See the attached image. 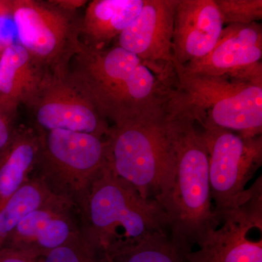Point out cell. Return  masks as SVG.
<instances>
[{"label": "cell", "instance_id": "cell-1", "mask_svg": "<svg viewBox=\"0 0 262 262\" xmlns=\"http://www.w3.org/2000/svg\"><path fill=\"white\" fill-rule=\"evenodd\" d=\"M165 108L174 162L165 187L154 200L168 219L170 239L186 254L220 221L212 201L208 152L196 120L169 100Z\"/></svg>", "mask_w": 262, "mask_h": 262}, {"label": "cell", "instance_id": "cell-2", "mask_svg": "<svg viewBox=\"0 0 262 262\" xmlns=\"http://www.w3.org/2000/svg\"><path fill=\"white\" fill-rule=\"evenodd\" d=\"M67 74L113 125L163 108L170 90L168 81L136 55L115 45L96 50L82 43Z\"/></svg>", "mask_w": 262, "mask_h": 262}, {"label": "cell", "instance_id": "cell-3", "mask_svg": "<svg viewBox=\"0 0 262 262\" xmlns=\"http://www.w3.org/2000/svg\"><path fill=\"white\" fill-rule=\"evenodd\" d=\"M82 235L101 253L168 233V219L155 200L145 199L108 164L77 208Z\"/></svg>", "mask_w": 262, "mask_h": 262}, {"label": "cell", "instance_id": "cell-4", "mask_svg": "<svg viewBox=\"0 0 262 262\" xmlns=\"http://www.w3.org/2000/svg\"><path fill=\"white\" fill-rule=\"evenodd\" d=\"M173 69L168 97L200 126L261 136L262 79L188 73L177 63Z\"/></svg>", "mask_w": 262, "mask_h": 262}, {"label": "cell", "instance_id": "cell-5", "mask_svg": "<svg viewBox=\"0 0 262 262\" xmlns=\"http://www.w3.org/2000/svg\"><path fill=\"white\" fill-rule=\"evenodd\" d=\"M165 106L145 116L110 126L106 137L113 173L154 200L165 187L174 150Z\"/></svg>", "mask_w": 262, "mask_h": 262}, {"label": "cell", "instance_id": "cell-6", "mask_svg": "<svg viewBox=\"0 0 262 262\" xmlns=\"http://www.w3.org/2000/svg\"><path fill=\"white\" fill-rule=\"evenodd\" d=\"M37 134L39 151L34 176L53 194L78 208L95 178L108 164L106 139L63 130Z\"/></svg>", "mask_w": 262, "mask_h": 262}, {"label": "cell", "instance_id": "cell-7", "mask_svg": "<svg viewBox=\"0 0 262 262\" xmlns=\"http://www.w3.org/2000/svg\"><path fill=\"white\" fill-rule=\"evenodd\" d=\"M10 16L19 44L46 72L66 74L80 50V20L51 1L13 0Z\"/></svg>", "mask_w": 262, "mask_h": 262}, {"label": "cell", "instance_id": "cell-8", "mask_svg": "<svg viewBox=\"0 0 262 262\" xmlns=\"http://www.w3.org/2000/svg\"><path fill=\"white\" fill-rule=\"evenodd\" d=\"M201 127L208 152L212 201L219 218L244 201L246 185L261 166L262 137H244L221 127Z\"/></svg>", "mask_w": 262, "mask_h": 262}, {"label": "cell", "instance_id": "cell-9", "mask_svg": "<svg viewBox=\"0 0 262 262\" xmlns=\"http://www.w3.org/2000/svg\"><path fill=\"white\" fill-rule=\"evenodd\" d=\"M37 132L63 130L106 139L110 122L68 74L46 72L32 98L26 104Z\"/></svg>", "mask_w": 262, "mask_h": 262}, {"label": "cell", "instance_id": "cell-10", "mask_svg": "<svg viewBox=\"0 0 262 262\" xmlns=\"http://www.w3.org/2000/svg\"><path fill=\"white\" fill-rule=\"evenodd\" d=\"M220 223L201 244L186 253L187 262H262L261 177L244 201L219 216Z\"/></svg>", "mask_w": 262, "mask_h": 262}, {"label": "cell", "instance_id": "cell-11", "mask_svg": "<svg viewBox=\"0 0 262 262\" xmlns=\"http://www.w3.org/2000/svg\"><path fill=\"white\" fill-rule=\"evenodd\" d=\"M178 0H145L140 13L116 39L165 80L174 75V13Z\"/></svg>", "mask_w": 262, "mask_h": 262}, {"label": "cell", "instance_id": "cell-12", "mask_svg": "<svg viewBox=\"0 0 262 262\" xmlns=\"http://www.w3.org/2000/svg\"><path fill=\"white\" fill-rule=\"evenodd\" d=\"M261 58L262 27L256 22L226 26L206 57L179 65L188 73L262 79Z\"/></svg>", "mask_w": 262, "mask_h": 262}, {"label": "cell", "instance_id": "cell-13", "mask_svg": "<svg viewBox=\"0 0 262 262\" xmlns=\"http://www.w3.org/2000/svg\"><path fill=\"white\" fill-rule=\"evenodd\" d=\"M75 209L77 207L72 201L58 196L25 217L3 247L36 258L44 257L52 250L81 234L80 223L74 214Z\"/></svg>", "mask_w": 262, "mask_h": 262}, {"label": "cell", "instance_id": "cell-14", "mask_svg": "<svg viewBox=\"0 0 262 262\" xmlns=\"http://www.w3.org/2000/svg\"><path fill=\"white\" fill-rule=\"evenodd\" d=\"M224 27L214 0H178L173 20L175 63L185 66L206 57Z\"/></svg>", "mask_w": 262, "mask_h": 262}, {"label": "cell", "instance_id": "cell-15", "mask_svg": "<svg viewBox=\"0 0 262 262\" xmlns=\"http://www.w3.org/2000/svg\"><path fill=\"white\" fill-rule=\"evenodd\" d=\"M145 0H94L80 20V40L86 47H110L136 18Z\"/></svg>", "mask_w": 262, "mask_h": 262}, {"label": "cell", "instance_id": "cell-16", "mask_svg": "<svg viewBox=\"0 0 262 262\" xmlns=\"http://www.w3.org/2000/svg\"><path fill=\"white\" fill-rule=\"evenodd\" d=\"M46 72L21 45L8 44L0 54V97L27 104Z\"/></svg>", "mask_w": 262, "mask_h": 262}, {"label": "cell", "instance_id": "cell-17", "mask_svg": "<svg viewBox=\"0 0 262 262\" xmlns=\"http://www.w3.org/2000/svg\"><path fill=\"white\" fill-rule=\"evenodd\" d=\"M38 151L37 131L33 127H17L10 144L0 155V208L30 179Z\"/></svg>", "mask_w": 262, "mask_h": 262}, {"label": "cell", "instance_id": "cell-18", "mask_svg": "<svg viewBox=\"0 0 262 262\" xmlns=\"http://www.w3.org/2000/svg\"><path fill=\"white\" fill-rule=\"evenodd\" d=\"M58 196L38 177H31L0 208V248L25 217Z\"/></svg>", "mask_w": 262, "mask_h": 262}, {"label": "cell", "instance_id": "cell-19", "mask_svg": "<svg viewBox=\"0 0 262 262\" xmlns=\"http://www.w3.org/2000/svg\"><path fill=\"white\" fill-rule=\"evenodd\" d=\"M99 262H187L185 254L168 233L154 234L136 243L101 253Z\"/></svg>", "mask_w": 262, "mask_h": 262}, {"label": "cell", "instance_id": "cell-20", "mask_svg": "<svg viewBox=\"0 0 262 262\" xmlns=\"http://www.w3.org/2000/svg\"><path fill=\"white\" fill-rule=\"evenodd\" d=\"M224 26L256 23L262 18L261 0H214Z\"/></svg>", "mask_w": 262, "mask_h": 262}, {"label": "cell", "instance_id": "cell-21", "mask_svg": "<svg viewBox=\"0 0 262 262\" xmlns=\"http://www.w3.org/2000/svg\"><path fill=\"white\" fill-rule=\"evenodd\" d=\"M100 253L81 234L55 248L40 262H99Z\"/></svg>", "mask_w": 262, "mask_h": 262}, {"label": "cell", "instance_id": "cell-22", "mask_svg": "<svg viewBox=\"0 0 262 262\" xmlns=\"http://www.w3.org/2000/svg\"><path fill=\"white\" fill-rule=\"evenodd\" d=\"M20 105L13 100L0 97V155L10 144L15 130Z\"/></svg>", "mask_w": 262, "mask_h": 262}, {"label": "cell", "instance_id": "cell-23", "mask_svg": "<svg viewBox=\"0 0 262 262\" xmlns=\"http://www.w3.org/2000/svg\"><path fill=\"white\" fill-rule=\"evenodd\" d=\"M41 258L13 248H0V262H40Z\"/></svg>", "mask_w": 262, "mask_h": 262}, {"label": "cell", "instance_id": "cell-24", "mask_svg": "<svg viewBox=\"0 0 262 262\" xmlns=\"http://www.w3.org/2000/svg\"><path fill=\"white\" fill-rule=\"evenodd\" d=\"M51 2L58 8L71 13H77V10L89 3V1L84 0H52Z\"/></svg>", "mask_w": 262, "mask_h": 262}, {"label": "cell", "instance_id": "cell-25", "mask_svg": "<svg viewBox=\"0 0 262 262\" xmlns=\"http://www.w3.org/2000/svg\"><path fill=\"white\" fill-rule=\"evenodd\" d=\"M13 0H0V18L11 14Z\"/></svg>", "mask_w": 262, "mask_h": 262}]
</instances>
